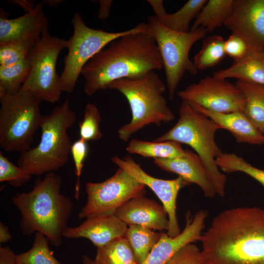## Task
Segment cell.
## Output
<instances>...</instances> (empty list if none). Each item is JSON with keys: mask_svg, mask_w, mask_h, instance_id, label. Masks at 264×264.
Segmentation results:
<instances>
[{"mask_svg": "<svg viewBox=\"0 0 264 264\" xmlns=\"http://www.w3.org/2000/svg\"><path fill=\"white\" fill-rule=\"evenodd\" d=\"M0 264H18L17 255L9 247H0Z\"/></svg>", "mask_w": 264, "mask_h": 264, "instance_id": "38", "label": "cell"}, {"mask_svg": "<svg viewBox=\"0 0 264 264\" xmlns=\"http://www.w3.org/2000/svg\"><path fill=\"white\" fill-rule=\"evenodd\" d=\"M88 142L80 138L72 143L71 148L72 155L75 166V174L77 180L75 187V198L79 199L80 190V178L81 175L84 162L88 155Z\"/></svg>", "mask_w": 264, "mask_h": 264, "instance_id": "35", "label": "cell"}, {"mask_svg": "<svg viewBox=\"0 0 264 264\" xmlns=\"http://www.w3.org/2000/svg\"><path fill=\"white\" fill-rule=\"evenodd\" d=\"M163 67L154 37L147 23L140 22L133 30L109 44L83 67L84 89L88 96L108 89L112 82L141 76Z\"/></svg>", "mask_w": 264, "mask_h": 264, "instance_id": "2", "label": "cell"}, {"mask_svg": "<svg viewBox=\"0 0 264 264\" xmlns=\"http://www.w3.org/2000/svg\"><path fill=\"white\" fill-rule=\"evenodd\" d=\"M235 0H209L202 7L190 30L199 27L212 32L224 24L230 16Z\"/></svg>", "mask_w": 264, "mask_h": 264, "instance_id": "24", "label": "cell"}, {"mask_svg": "<svg viewBox=\"0 0 264 264\" xmlns=\"http://www.w3.org/2000/svg\"><path fill=\"white\" fill-rule=\"evenodd\" d=\"M224 25L251 49L264 52V0H235Z\"/></svg>", "mask_w": 264, "mask_h": 264, "instance_id": "14", "label": "cell"}, {"mask_svg": "<svg viewBox=\"0 0 264 264\" xmlns=\"http://www.w3.org/2000/svg\"><path fill=\"white\" fill-rule=\"evenodd\" d=\"M166 264H205L201 251L192 243H188L180 248Z\"/></svg>", "mask_w": 264, "mask_h": 264, "instance_id": "36", "label": "cell"}, {"mask_svg": "<svg viewBox=\"0 0 264 264\" xmlns=\"http://www.w3.org/2000/svg\"><path fill=\"white\" fill-rule=\"evenodd\" d=\"M146 186L121 168L101 182L86 184L87 200L78 214L80 219L114 214L116 210L132 198L144 196Z\"/></svg>", "mask_w": 264, "mask_h": 264, "instance_id": "11", "label": "cell"}, {"mask_svg": "<svg viewBox=\"0 0 264 264\" xmlns=\"http://www.w3.org/2000/svg\"><path fill=\"white\" fill-rule=\"evenodd\" d=\"M94 261L97 264H138L125 237L116 239L97 248Z\"/></svg>", "mask_w": 264, "mask_h": 264, "instance_id": "26", "label": "cell"}, {"mask_svg": "<svg viewBox=\"0 0 264 264\" xmlns=\"http://www.w3.org/2000/svg\"><path fill=\"white\" fill-rule=\"evenodd\" d=\"M147 23L148 32L156 42L165 72L169 98L173 100L184 74H197L189 53L192 45L204 38L207 31L199 27L187 33L176 32L162 25L154 15L148 17Z\"/></svg>", "mask_w": 264, "mask_h": 264, "instance_id": "8", "label": "cell"}, {"mask_svg": "<svg viewBox=\"0 0 264 264\" xmlns=\"http://www.w3.org/2000/svg\"><path fill=\"white\" fill-rule=\"evenodd\" d=\"M111 160L154 193L168 215L169 225L167 235L171 237L178 235L181 231L176 217L177 197L180 190L189 183L180 176L169 180L153 177L146 173L130 156L123 158L115 156Z\"/></svg>", "mask_w": 264, "mask_h": 264, "instance_id": "13", "label": "cell"}, {"mask_svg": "<svg viewBox=\"0 0 264 264\" xmlns=\"http://www.w3.org/2000/svg\"><path fill=\"white\" fill-rule=\"evenodd\" d=\"M162 232L138 225H129L125 237L128 240L138 264H142L159 241Z\"/></svg>", "mask_w": 264, "mask_h": 264, "instance_id": "27", "label": "cell"}, {"mask_svg": "<svg viewBox=\"0 0 264 264\" xmlns=\"http://www.w3.org/2000/svg\"><path fill=\"white\" fill-rule=\"evenodd\" d=\"M62 179L55 172L45 174L35 182L28 192L16 194L12 202L21 215L20 228L22 235L43 234L49 243L59 247L74 204L61 192Z\"/></svg>", "mask_w": 264, "mask_h": 264, "instance_id": "3", "label": "cell"}, {"mask_svg": "<svg viewBox=\"0 0 264 264\" xmlns=\"http://www.w3.org/2000/svg\"><path fill=\"white\" fill-rule=\"evenodd\" d=\"M224 50L226 55L232 58L234 62L243 58L251 50H254L241 37L234 33L225 41Z\"/></svg>", "mask_w": 264, "mask_h": 264, "instance_id": "37", "label": "cell"}, {"mask_svg": "<svg viewBox=\"0 0 264 264\" xmlns=\"http://www.w3.org/2000/svg\"><path fill=\"white\" fill-rule=\"evenodd\" d=\"M114 214L128 226L138 225L159 231L169 228L168 215L163 205L144 196L129 200Z\"/></svg>", "mask_w": 264, "mask_h": 264, "instance_id": "18", "label": "cell"}, {"mask_svg": "<svg viewBox=\"0 0 264 264\" xmlns=\"http://www.w3.org/2000/svg\"><path fill=\"white\" fill-rule=\"evenodd\" d=\"M159 22L173 31L187 33L190 31V24L198 16L207 2L206 0H189L178 10L173 13L166 12L162 0H148Z\"/></svg>", "mask_w": 264, "mask_h": 264, "instance_id": "21", "label": "cell"}, {"mask_svg": "<svg viewBox=\"0 0 264 264\" xmlns=\"http://www.w3.org/2000/svg\"><path fill=\"white\" fill-rule=\"evenodd\" d=\"M224 40L222 37L213 35L204 39L201 49L195 55L193 63L198 70L217 65L224 58Z\"/></svg>", "mask_w": 264, "mask_h": 264, "instance_id": "29", "label": "cell"}, {"mask_svg": "<svg viewBox=\"0 0 264 264\" xmlns=\"http://www.w3.org/2000/svg\"><path fill=\"white\" fill-rule=\"evenodd\" d=\"M263 133L264 134V132H263Z\"/></svg>", "mask_w": 264, "mask_h": 264, "instance_id": "43", "label": "cell"}, {"mask_svg": "<svg viewBox=\"0 0 264 264\" xmlns=\"http://www.w3.org/2000/svg\"><path fill=\"white\" fill-rule=\"evenodd\" d=\"M101 115L97 107L88 103L85 109L83 120L79 124L80 138L88 142L100 139L102 134L100 130Z\"/></svg>", "mask_w": 264, "mask_h": 264, "instance_id": "32", "label": "cell"}, {"mask_svg": "<svg viewBox=\"0 0 264 264\" xmlns=\"http://www.w3.org/2000/svg\"><path fill=\"white\" fill-rule=\"evenodd\" d=\"M166 88L154 71L120 79L108 85V89L117 90L126 97L131 110V121L118 130L121 140L127 141L133 134L151 124L160 126L174 119L175 115L163 95Z\"/></svg>", "mask_w": 264, "mask_h": 264, "instance_id": "4", "label": "cell"}, {"mask_svg": "<svg viewBox=\"0 0 264 264\" xmlns=\"http://www.w3.org/2000/svg\"><path fill=\"white\" fill-rule=\"evenodd\" d=\"M199 241L205 264H264V209L224 210L213 219Z\"/></svg>", "mask_w": 264, "mask_h": 264, "instance_id": "1", "label": "cell"}, {"mask_svg": "<svg viewBox=\"0 0 264 264\" xmlns=\"http://www.w3.org/2000/svg\"><path fill=\"white\" fill-rule=\"evenodd\" d=\"M32 176L12 163L0 152V182L6 181L15 187H20L30 180Z\"/></svg>", "mask_w": 264, "mask_h": 264, "instance_id": "34", "label": "cell"}, {"mask_svg": "<svg viewBox=\"0 0 264 264\" xmlns=\"http://www.w3.org/2000/svg\"><path fill=\"white\" fill-rule=\"evenodd\" d=\"M12 239V236L7 226L3 222L0 223V242L6 243Z\"/></svg>", "mask_w": 264, "mask_h": 264, "instance_id": "40", "label": "cell"}, {"mask_svg": "<svg viewBox=\"0 0 264 264\" xmlns=\"http://www.w3.org/2000/svg\"><path fill=\"white\" fill-rule=\"evenodd\" d=\"M62 1H63L62 0H44L43 2L44 3H46L51 6H57L59 5Z\"/></svg>", "mask_w": 264, "mask_h": 264, "instance_id": "42", "label": "cell"}, {"mask_svg": "<svg viewBox=\"0 0 264 264\" xmlns=\"http://www.w3.org/2000/svg\"><path fill=\"white\" fill-rule=\"evenodd\" d=\"M208 216L206 210L198 211L193 218L187 214L184 229L175 237L162 232L160 238L145 260L141 264H166L172 256L185 245L199 241Z\"/></svg>", "mask_w": 264, "mask_h": 264, "instance_id": "17", "label": "cell"}, {"mask_svg": "<svg viewBox=\"0 0 264 264\" xmlns=\"http://www.w3.org/2000/svg\"><path fill=\"white\" fill-rule=\"evenodd\" d=\"M213 76L225 79L233 78L264 86V52L251 50L230 67L215 72Z\"/></svg>", "mask_w": 264, "mask_h": 264, "instance_id": "22", "label": "cell"}, {"mask_svg": "<svg viewBox=\"0 0 264 264\" xmlns=\"http://www.w3.org/2000/svg\"><path fill=\"white\" fill-rule=\"evenodd\" d=\"M112 2L113 0H101L99 1L100 8L98 14V19L105 20L108 18Z\"/></svg>", "mask_w": 264, "mask_h": 264, "instance_id": "39", "label": "cell"}, {"mask_svg": "<svg viewBox=\"0 0 264 264\" xmlns=\"http://www.w3.org/2000/svg\"><path fill=\"white\" fill-rule=\"evenodd\" d=\"M126 151L144 157L171 159L184 155L185 150L181 144L174 141H147L137 139H131L126 147Z\"/></svg>", "mask_w": 264, "mask_h": 264, "instance_id": "23", "label": "cell"}, {"mask_svg": "<svg viewBox=\"0 0 264 264\" xmlns=\"http://www.w3.org/2000/svg\"><path fill=\"white\" fill-rule=\"evenodd\" d=\"M0 146L7 152L26 151L40 128L42 101L30 92L20 90L0 96Z\"/></svg>", "mask_w": 264, "mask_h": 264, "instance_id": "7", "label": "cell"}, {"mask_svg": "<svg viewBox=\"0 0 264 264\" xmlns=\"http://www.w3.org/2000/svg\"><path fill=\"white\" fill-rule=\"evenodd\" d=\"M49 244L43 234L36 233L31 248L17 255L18 264H62L54 257Z\"/></svg>", "mask_w": 264, "mask_h": 264, "instance_id": "30", "label": "cell"}, {"mask_svg": "<svg viewBox=\"0 0 264 264\" xmlns=\"http://www.w3.org/2000/svg\"><path fill=\"white\" fill-rule=\"evenodd\" d=\"M190 102L196 110L213 120L221 129L228 130L237 142L264 144V134L249 120L243 112H216Z\"/></svg>", "mask_w": 264, "mask_h": 264, "instance_id": "20", "label": "cell"}, {"mask_svg": "<svg viewBox=\"0 0 264 264\" xmlns=\"http://www.w3.org/2000/svg\"><path fill=\"white\" fill-rule=\"evenodd\" d=\"M35 44L14 42L0 45V66H9L28 59Z\"/></svg>", "mask_w": 264, "mask_h": 264, "instance_id": "33", "label": "cell"}, {"mask_svg": "<svg viewBox=\"0 0 264 264\" xmlns=\"http://www.w3.org/2000/svg\"><path fill=\"white\" fill-rule=\"evenodd\" d=\"M82 262L83 264H97L94 260H92L87 255L83 256Z\"/></svg>", "mask_w": 264, "mask_h": 264, "instance_id": "41", "label": "cell"}, {"mask_svg": "<svg viewBox=\"0 0 264 264\" xmlns=\"http://www.w3.org/2000/svg\"><path fill=\"white\" fill-rule=\"evenodd\" d=\"M236 85L245 98L243 113L263 133L264 131V86L237 81Z\"/></svg>", "mask_w": 264, "mask_h": 264, "instance_id": "25", "label": "cell"}, {"mask_svg": "<svg viewBox=\"0 0 264 264\" xmlns=\"http://www.w3.org/2000/svg\"><path fill=\"white\" fill-rule=\"evenodd\" d=\"M76 113L66 98L48 115L43 116L40 142L21 153L18 166L27 174L40 176L54 172L67 162L72 145L67 130L75 124Z\"/></svg>", "mask_w": 264, "mask_h": 264, "instance_id": "5", "label": "cell"}, {"mask_svg": "<svg viewBox=\"0 0 264 264\" xmlns=\"http://www.w3.org/2000/svg\"><path fill=\"white\" fill-rule=\"evenodd\" d=\"M178 114L176 124L154 141L170 140L190 146L201 159L216 194L223 197L226 177L220 171L216 163V158L223 152L215 139L216 131L221 127L186 100L181 103Z\"/></svg>", "mask_w": 264, "mask_h": 264, "instance_id": "6", "label": "cell"}, {"mask_svg": "<svg viewBox=\"0 0 264 264\" xmlns=\"http://www.w3.org/2000/svg\"><path fill=\"white\" fill-rule=\"evenodd\" d=\"M216 163L223 172L244 173L257 180L264 187V170L253 166L236 154L222 153L216 158Z\"/></svg>", "mask_w": 264, "mask_h": 264, "instance_id": "31", "label": "cell"}, {"mask_svg": "<svg viewBox=\"0 0 264 264\" xmlns=\"http://www.w3.org/2000/svg\"><path fill=\"white\" fill-rule=\"evenodd\" d=\"M182 100L219 113L243 112L245 98L236 84L225 79L207 76L177 93Z\"/></svg>", "mask_w": 264, "mask_h": 264, "instance_id": "12", "label": "cell"}, {"mask_svg": "<svg viewBox=\"0 0 264 264\" xmlns=\"http://www.w3.org/2000/svg\"><path fill=\"white\" fill-rule=\"evenodd\" d=\"M31 69L29 59L9 66H0V96L18 92Z\"/></svg>", "mask_w": 264, "mask_h": 264, "instance_id": "28", "label": "cell"}, {"mask_svg": "<svg viewBox=\"0 0 264 264\" xmlns=\"http://www.w3.org/2000/svg\"><path fill=\"white\" fill-rule=\"evenodd\" d=\"M67 45L68 40L44 31L31 52L30 71L20 90L30 92L41 101L58 102L63 91L56 63L60 52Z\"/></svg>", "mask_w": 264, "mask_h": 264, "instance_id": "10", "label": "cell"}, {"mask_svg": "<svg viewBox=\"0 0 264 264\" xmlns=\"http://www.w3.org/2000/svg\"><path fill=\"white\" fill-rule=\"evenodd\" d=\"M128 227L115 214L98 215L87 218L77 226H67L63 237L86 238L99 248L116 239L125 237Z\"/></svg>", "mask_w": 264, "mask_h": 264, "instance_id": "16", "label": "cell"}, {"mask_svg": "<svg viewBox=\"0 0 264 264\" xmlns=\"http://www.w3.org/2000/svg\"><path fill=\"white\" fill-rule=\"evenodd\" d=\"M71 23L73 33L68 40V53L64 59V67L60 76L62 89L72 92L85 65L98 52L113 40L133 30V27L117 32H107L88 26L81 15L76 12Z\"/></svg>", "mask_w": 264, "mask_h": 264, "instance_id": "9", "label": "cell"}, {"mask_svg": "<svg viewBox=\"0 0 264 264\" xmlns=\"http://www.w3.org/2000/svg\"><path fill=\"white\" fill-rule=\"evenodd\" d=\"M153 162L162 170L178 175L189 184H197L206 197L212 198L216 194L201 159L192 151L185 150L184 155L175 158H155Z\"/></svg>", "mask_w": 264, "mask_h": 264, "instance_id": "19", "label": "cell"}, {"mask_svg": "<svg viewBox=\"0 0 264 264\" xmlns=\"http://www.w3.org/2000/svg\"><path fill=\"white\" fill-rule=\"evenodd\" d=\"M41 2L21 17L8 19L0 14V45L14 42L36 44L48 30V22Z\"/></svg>", "mask_w": 264, "mask_h": 264, "instance_id": "15", "label": "cell"}]
</instances>
